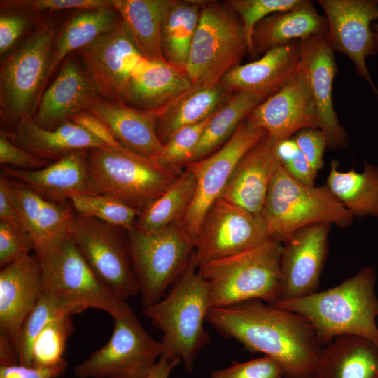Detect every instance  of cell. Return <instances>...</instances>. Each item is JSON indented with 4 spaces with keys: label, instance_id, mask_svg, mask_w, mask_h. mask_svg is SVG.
Returning a JSON list of instances; mask_svg holds the SVG:
<instances>
[{
    "label": "cell",
    "instance_id": "4316f807",
    "mask_svg": "<svg viewBox=\"0 0 378 378\" xmlns=\"http://www.w3.org/2000/svg\"><path fill=\"white\" fill-rule=\"evenodd\" d=\"M328 24L312 1L303 0L293 10L276 13L260 21L252 34L253 58L268 50L311 36H327Z\"/></svg>",
    "mask_w": 378,
    "mask_h": 378
},
{
    "label": "cell",
    "instance_id": "11a10c76",
    "mask_svg": "<svg viewBox=\"0 0 378 378\" xmlns=\"http://www.w3.org/2000/svg\"><path fill=\"white\" fill-rule=\"evenodd\" d=\"M372 29L378 38V21L372 26Z\"/></svg>",
    "mask_w": 378,
    "mask_h": 378
},
{
    "label": "cell",
    "instance_id": "44dd1931",
    "mask_svg": "<svg viewBox=\"0 0 378 378\" xmlns=\"http://www.w3.org/2000/svg\"><path fill=\"white\" fill-rule=\"evenodd\" d=\"M276 143L267 134L246 153L220 198L261 216L271 181L281 164L276 152Z\"/></svg>",
    "mask_w": 378,
    "mask_h": 378
},
{
    "label": "cell",
    "instance_id": "bcb514c9",
    "mask_svg": "<svg viewBox=\"0 0 378 378\" xmlns=\"http://www.w3.org/2000/svg\"><path fill=\"white\" fill-rule=\"evenodd\" d=\"M1 7L30 11L80 9L92 10L111 7L110 0H10L1 1Z\"/></svg>",
    "mask_w": 378,
    "mask_h": 378
},
{
    "label": "cell",
    "instance_id": "5bb4252c",
    "mask_svg": "<svg viewBox=\"0 0 378 378\" xmlns=\"http://www.w3.org/2000/svg\"><path fill=\"white\" fill-rule=\"evenodd\" d=\"M271 239L261 216L222 198L206 213L195 240L197 267L258 246Z\"/></svg>",
    "mask_w": 378,
    "mask_h": 378
},
{
    "label": "cell",
    "instance_id": "ac0fdd59",
    "mask_svg": "<svg viewBox=\"0 0 378 378\" xmlns=\"http://www.w3.org/2000/svg\"><path fill=\"white\" fill-rule=\"evenodd\" d=\"M246 118L253 125L265 130L276 142L290 138L304 129H318L316 104L299 65L279 91L257 106Z\"/></svg>",
    "mask_w": 378,
    "mask_h": 378
},
{
    "label": "cell",
    "instance_id": "f907efd6",
    "mask_svg": "<svg viewBox=\"0 0 378 378\" xmlns=\"http://www.w3.org/2000/svg\"><path fill=\"white\" fill-rule=\"evenodd\" d=\"M67 365L66 359L46 368L29 367L20 363L0 365V378H59L66 371Z\"/></svg>",
    "mask_w": 378,
    "mask_h": 378
},
{
    "label": "cell",
    "instance_id": "8d00e7d4",
    "mask_svg": "<svg viewBox=\"0 0 378 378\" xmlns=\"http://www.w3.org/2000/svg\"><path fill=\"white\" fill-rule=\"evenodd\" d=\"M196 183L193 170L187 166L162 195L140 212L134 227L150 232L180 222L193 199Z\"/></svg>",
    "mask_w": 378,
    "mask_h": 378
},
{
    "label": "cell",
    "instance_id": "30bf717a",
    "mask_svg": "<svg viewBox=\"0 0 378 378\" xmlns=\"http://www.w3.org/2000/svg\"><path fill=\"white\" fill-rule=\"evenodd\" d=\"M113 330L108 342L74 368L78 378H146L163 351L162 344L142 326L127 305L113 317Z\"/></svg>",
    "mask_w": 378,
    "mask_h": 378
},
{
    "label": "cell",
    "instance_id": "ab89813d",
    "mask_svg": "<svg viewBox=\"0 0 378 378\" xmlns=\"http://www.w3.org/2000/svg\"><path fill=\"white\" fill-rule=\"evenodd\" d=\"M74 330L72 315L59 316L48 323L34 341L30 367H51L65 360L66 342Z\"/></svg>",
    "mask_w": 378,
    "mask_h": 378
},
{
    "label": "cell",
    "instance_id": "60d3db41",
    "mask_svg": "<svg viewBox=\"0 0 378 378\" xmlns=\"http://www.w3.org/2000/svg\"><path fill=\"white\" fill-rule=\"evenodd\" d=\"M212 115L202 122L185 126L173 133L163 144L160 165L181 174L182 167L189 164Z\"/></svg>",
    "mask_w": 378,
    "mask_h": 378
},
{
    "label": "cell",
    "instance_id": "277c9868",
    "mask_svg": "<svg viewBox=\"0 0 378 378\" xmlns=\"http://www.w3.org/2000/svg\"><path fill=\"white\" fill-rule=\"evenodd\" d=\"M283 244L270 239L240 253L197 267L207 281L211 308L260 300L273 304L279 296Z\"/></svg>",
    "mask_w": 378,
    "mask_h": 378
},
{
    "label": "cell",
    "instance_id": "f5cc1de1",
    "mask_svg": "<svg viewBox=\"0 0 378 378\" xmlns=\"http://www.w3.org/2000/svg\"><path fill=\"white\" fill-rule=\"evenodd\" d=\"M0 220L22 227L13 197L11 183L5 175H1L0 178Z\"/></svg>",
    "mask_w": 378,
    "mask_h": 378
},
{
    "label": "cell",
    "instance_id": "7bdbcfd3",
    "mask_svg": "<svg viewBox=\"0 0 378 378\" xmlns=\"http://www.w3.org/2000/svg\"><path fill=\"white\" fill-rule=\"evenodd\" d=\"M210 378H284V375L274 359L263 355L242 363L234 361L227 368L214 370Z\"/></svg>",
    "mask_w": 378,
    "mask_h": 378
},
{
    "label": "cell",
    "instance_id": "b9f144b4",
    "mask_svg": "<svg viewBox=\"0 0 378 378\" xmlns=\"http://www.w3.org/2000/svg\"><path fill=\"white\" fill-rule=\"evenodd\" d=\"M303 0H230L227 4L241 18L246 32L250 56L253 58L252 34L255 25L267 16L294 9Z\"/></svg>",
    "mask_w": 378,
    "mask_h": 378
},
{
    "label": "cell",
    "instance_id": "7a4b0ae2",
    "mask_svg": "<svg viewBox=\"0 0 378 378\" xmlns=\"http://www.w3.org/2000/svg\"><path fill=\"white\" fill-rule=\"evenodd\" d=\"M377 279L374 267H364L332 288L272 306L305 317L322 347L343 335L363 337L378 346Z\"/></svg>",
    "mask_w": 378,
    "mask_h": 378
},
{
    "label": "cell",
    "instance_id": "d590c367",
    "mask_svg": "<svg viewBox=\"0 0 378 378\" xmlns=\"http://www.w3.org/2000/svg\"><path fill=\"white\" fill-rule=\"evenodd\" d=\"M267 98V96L258 93L234 92L211 117L189 164L205 158L223 146L241 122Z\"/></svg>",
    "mask_w": 378,
    "mask_h": 378
},
{
    "label": "cell",
    "instance_id": "f546056e",
    "mask_svg": "<svg viewBox=\"0 0 378 378\" xmlns=\"http://www.w3.org/2000/svg\"><path fill=\"white\" fill-rule=\"evenodd\" d=\"M312 378H378V346L357 335L337 336L321 348Z\"/></svg>",
    "mask_w": 378,
    "mask_h": 378
},
{
    "label": "cell",
    "instance_id": "4dcf8cb0",
    "mask_svg": "<svg viewBox=\"0 0 378 378\" xmlns=\"http://www.w3.org/2000/svg\"><path fill=\"white\" fill-rule=\"evenodd\" d=\"M234 92L220 83L214 86L192 88L162 111L157 120V132L164 144L178 129L204 121L220 108Z\"/></svg>",
    "mask_w": 378,
    "mask_h": 378
},
{
    "label": "cell",
    "instance_id": "8992f818",
    "mask_svg": "<svg viewBox=\"0 0 378 378\" xmlns=\"http://www.w3.org/2000/svg\"><path fill=\"white\" fill-rule=\"evenodd\" d=\"M90 189L141 211L181 174L128 148L108 147L85 151Z\"/></svg>",
    "mask_w": 378,
    "mask_h": 378
},
{
    "label": "cell",
    "instance_id": "e575fe53",
    "mask_svg": "<svg viewBox=\"0 0 378 378\" xmlns=\"http://www.w3.org/2000/svg\"><path fill=\"white\" fill-rule=\"evenodd\" d=\"M121 22L120 15L112 6L86 10L71 18L53 44L48 79L69 53L78 51L99 36L113 31Z\"/></svg>",
    "mask_w": 378,
    "mask_h": 378
},
{
    "label": "cell",
    "instance_id": "f6af8a7d",
    "mask_svg": "<svg viewBox=\"0 0 378 378\" xmlns=\"http://www.w3.org/2000/svg\"><path fill=\"white\" fill-rule=\"evenodd\" d=\"M276 151L282 166L293 177L306 185H314L317 173L313 170L293 138L278 142Z\"/></svg>",
    "mask_w": 378,
    "mask_h": 378
},
{
    "label": "cell",
    "instance_id": "6da1fadb",
    "mask_svg": "<svg viewBox=\"0 0 378 378\" xmlns=\"http://www.w3.org/2000/svg\"><path fill=\"white\" fill-rule=\"evenodd\" d=\"M206 321L220 335L251 353L274 359L284 378H312L322 346L312 323L260 300L211 308Z\"/></svg>",
    "mask_w": 378,
    "mask_h": 378
},
{
    "label": "cell",
    "instance_id": "603a6c76",
    "mask_svg": "<svg viewBox=\"0 0 378 378\" xmlns=\"http://www.w3.org/2000/svg\"><path fill=\"white\" fill-rule=\"evenodd\" d=\"M192 87L185 72L165 61L143 56L132 73L124 102L136 109L160 114Z\"/></svg>",
    "mask_w": 378,
    "mask_h": 378
},
{
    "label": "cell",
    "instance_id": "d4e9b609",
    "mask_svg": "<svg viewBox=\"0 0 378 378\" xmlns=\"http://www.w3.org/2000/svg\"><path fill=\"white\" fill-rule=\"evenodd\" d=\"M87 112L106 124L126 148L160 165L163 144L157 132L158 112L136 109L123 102L103 98Z\"/></svg>",
    "mask_w": 378,
    "mask_h": 378
},
{
    "label": "cell",
    "instance_id": "3957f363",
    "mask_svg": "<svg viewBox=\"0 0 378 378\" xmlns=\"http://www.w3.org/2000/svg\"><path fill=\"white\" fill-rule=\"evenodd\" d=\"M211 309L208 283L199 274L193 253L166 295L141 313L163 335L162 355L180 358L192 372L200 351L211 341L204 328Z\"/></svg>",
    "mask_w": 378,
    "mask_h": 378
},
{
    "label": "cell",
    "instance_id": "816d5d0a",
    "mask_svg": "<svg viewBox=\"0 0 378 378\" xmlns=\"http://www.w3.org/2000/svg\"><path fill=\"white\" fill-rule=\"evenodd\" d=\"M27 24V19L18 15L0 17V54L4 55L17 41Z\"/></svg>",
    "mask_w": 378,
    "mask_h": 378
},
{
    "label": "cell",
    "instance_id": "d6986e66",
    "mask_svg": "<svg viewBox=\"0 0 378 378\" xmlns=\"http://www.w3.org/2000/svg\"><path fill=\"white\" fill-rule=\"evenodd\" d=\"M298 65L308 81L316 107L318 129L326 138L328 148H345L347 133L340 123L332 101V86L338 67L326 36H311L301 41Z\"/></svg>",
    "mask_w": 378,
    "mask_h": 378
},
{
    "label": "cell",
    "instance_id": "db71d44e",
    "mask_svg": "<svg viewBox=\"0 0 378 378\" xmlns=\"http://www.w3.org/2000/svg\"><path fill=\"white\" fill-rule=\"evenodd\" d=\"M181 362L178 358L162 355L152 372L146 378H169L172 370Z\"/></svg>",
    "mask_w": 378,
    "mask_h": 378
},
{
    "label": "cell",
    "instance_id": "c3c4849f",
    "mask_svg": "<svg viewBox=\"0 0 378 378\" xmlns=\"http://www.w3.org/2000/svg\"><path fill=\"white\" fill-rule=\"evenodd\" d=\"M293 139L313 170L317 173L323 167V155L328 147L324 134L319 129L307 128L297 132Z\"/></svg>",
    "mask_w": 378,
    "mask_h": 378
},
{
    "label": "cell",
    "instance_id": "cb8c5ba5",
    "mask_svg": "<svg viewBox=\"0 0 378 378\" xmlns=\"http://www.w3.org/2000/svg\"><path fill=\"white\" fill-rule=\"evenodd\" d=\"M300 53L299 40L274 48L260 59L234 67L220 83L232 92L245 91L269 97L279 91L293 76Z\"/></svg>",
    "mask_w": 378,
    "mask_h": 378
},
{
    "label": "cell",
    "instance_id": "836d02e7",
    "mask_svg": "<svg viewBox=\"0 0 378 378\" xmlns=\"http://www.w3.org/2000/svg\"><path fill=\"white\" fill-rule=\"evenodd\" d=\"M363 164L360 172H342L333 161L326 186L354 217L378 218V165Z\"/></svg>",
    "mask_w": 378,
    "mask_h": 378
},
{
    "label": "cell",
    "instance_id": "ee69618b",
    "mask_svg": "<svg viewBox=\"0 0 378 378\" xmlns=\"http://www.w3.org/2000/svg\"><path fill=\"white\" fill-rule=\"evenodd\" d=\"M34 251V242L21 226L0 220V266H7Z\"/></svg>",
    "mask_w": 378,
    "mask_h": 378
},
{
    "label": "cell",
    "instance_id": "d6a6232c",
    "mask_svg": "<svg viewBox=\"0 0 378 378\" xmlns=\"http://www.w3.org/2000/svg\"><path fill=\"white\" fill-rule=\"evenodd\" d=\"M202 0H170L161 31L162 52L164 60L185 72L192 41L198 27Z\"/></svg>",
    "mask_w": 378,
    "mask_h": 378
},
{
    "label": "cell",
    "instance_id": "4fadbf2b",
    "mask_svg": "<svg viewBox=\"0 0 378 378\" xmlns=\"http://www.w3.org/2000/svg\"><path fill=\"white\" fill-rule=\"evenodd\" d=\"M267 134L246 118L219 149L188 165L195 174L196 189L180 224L194 241L206 213L220 197L238 162Z\"/></svg>",
    "mask_w": 378,
    "mask_h": 378
},
{
    "label": "cell",
    "instance_id": "83f0119b",
    "mask_svg": "<svg viewBox=\"0 0 378 378\" xmlns=\"http://www.w3.org/2000/svg\"><path fill=\"white\" fill-rule=\"evenodd\" d=\"M10 183L22 225L34 251L71 233L76 216L69 206L48 200L19 181Z\"/></svg>",
    "mask_w": 378,
    "mask_h": 378
},
{
    "label": "cell",
    "instance_id": "ba28073f",
    "mask_svg": "<svg viewBox=\"0 0 378 378\" xmlns=\"http://www.w3.org/2000/svg\"><path fill=\"white\" fill-rule=\"evenodd\" d=\"M128 234L144 309L162 300L181 276L194 253L195 241L180 222L150 232L134 227Z\"/></svg>",
    "mask_w": 378,
    "mask_h": 378
},
{
    "label": "cell",
    "instance_id": "e0dca14e",
    "mask_svg": "<svg viewBox=\"0 0 378 378\" xmlns=\"http://www.w3.org/2000/svg\"><path fill=\"white\" fill-rule=\"evenodd\" d=\"M329 225L316 223L306 226L283 244L281 286L276 302L300 298L318 291L328 254Z\"/></svg>",
    "mask_w": 378,
    "mask_h": 378
},
{
    "label": "cell",
    "instance_id": "5b68a950",
    "mask_svg": "<svg viewBox=\"0 0 378 378\" xmlns=\"http://www.w3.org/2000/svg\"><path fill=\"white\" fill-rule=\"evenodd\" d=\"M261 216L270 238L282 244L306 226L328 223L346 227L354 218L326 185L302 183L282 164L271 181Z\"/></svg>",
    "mask_w": 378,
    "mask_h": 378
},
{
    "label": "cell",
    "instance_id": "9a60e30c",
    "mask_svg": "<svg viewBox=\"0 0 378 378\" xmlns=\"http://www.w3.org/2000/svg\"><path fill=\"white\" fill-rule=\"evenodd\" d=\"M328 24L326 36L334 51L347 55L359 76L370 85L378 100V90L366 58L378 52V38L372 23L378 21V0H318Z\"/></svg>",
    "mask_w": 378,
    "mask_h": 378
},
{
    "label": "cell",
    "instance_id": "ffe728a7",
    "mask_svg": "<svg viewBox=\"0 0 378 378\" xmlns=\"http://www.w3.org/2000/svg\"><path fill=\"white\" fill-rule=\"evenodd\" d=\"M41 291V272L34 254L1 268L0 337L9 340L16 349L23 323L35 307Z\"/></svg>",
    "mask_w": 378,
    "mask_h": 378
},
{
    "label": "cell",
    "instance_id": "52a82bcc",
    "mask_svg": "<svg viewBox=\"0 0 378 378\" xmlns=\"http://www.w3.org/2000/svg\"><path fill=\"white\" fill-rule=\"evenodd\" d=\"M249 52L244 23L225 1H204L185 73L192 87L214 86Z\"/></svg>",
    "mask_w": 378,
    "mask_h": 378
},
{
    "label": "cell",
    "instance_id": "1f68e13d",
    "mask_svg": "<svg viewBox=\"0 0 378 378\" xmlns=\"http://www.w3.org/2000/svg\"><path fill=\"white\" fill-rule=\"evenodd\" d=\"M110 2L128 27L141 55L148 59L165 61L162 52L161 31L170 0H110Z\"/></svg>",
    "mask_w": 378,
    "mask_h": 378
},
{
    "label": "cell",
    "instance_id": "f35d334b",
    "mask_svg": "<svg viewBox=\"0 0 378 378\" xmlns=\"http://www.w3.org/2000/svg\"><path fill=\"white\" fill-rule=\"evenodd\" d=\"M70 200L79 215L97 218L128 233L134 227L141 212L118 200L97 193L77 194Z\"/></svg>",
    "mask_w": 378,
    "mask_h": 378
},
{
    "label": "cell",
    "instance_id": "8fae6325",
    "mask_svg": "<svg viewBox=\"0 0 378 378\" xmlns=\"http://www.w3.org/2000/svg\"><path fill=\"white\" fill-rule=\"evenodd\" d=\"M55 34L53 27H43L1 63L0 103L8 122L32 118L48 80Z\"/></svg>",
    "mask_w": 378,
    "mask_h": 378
},
{
    "label": "cell",
    "instance_id": "9f6ffc18",
    "mask_svg": "<svg viewBox=\"0 0 378 378\" xmlns=\"http://www.w3.org/2000/svg\"><path fill=\"white\" fill-rule=\"evenodd\" d=\"M63 378H66V377H63Z\"/></svg>",
    "mask_w": 378,
    "mask_h": 378
},
{
    "label": "cell",
    "instance_id": "7dc6e473",
    "mask_svg": "<svg viewBox=\"0 0 378 378\" xmlns=\"http://www.w3.org/2000/svg\"><path fill=\"white\" fill-rule=\"evenodd\" d=\"M0 162L5 166L25 170H35L49 164L48 160L37 157L13 144L7 134H0Z\"/></svg>",
    "mask_w": 378,
    "mask_h": 378
},
{
    "label": "cell",
    "instance_id": "484cf974",
    "mask_svg": "<svg viewBox=\"0 0 378 378\" xmlns=\"http://www.w3.org/2000/svg\"><path fill=\"white\" fill-rule=\"evenodd\" d=\"M4 175L24 184L40 195L60 204L77 194L92 193L85 151L70 153L48 166L25 170L3 166Z\"/></svg>",
    "mask_w": 378,
    "mask_h": 378
},
{
    "label": "cell",
    "instance_id": "7402d4cb",
    "mask_svg": "<svg viewBox=\"0 0 378 378\" xmlns=\"http://www.w3.org/2000/svg\"><path fill=\"white\" fill-rule=\"evenodd\" d=\"M101 98L87 72L68 60L43 94L32 119L41 127L54 130Z\"/></svg>",
    "mask_w": 378,
    "mask_h": 378
},
{
    "label": "cell",
    "instance_id": "681fc988",
    "mask_svg": "<svg viewBox=\"0 0 378 378\" xmlns=\"http://www.w3.org/2000/svg\"><path fill=\"white\" fill-rule=\"evenodd\" d=\"M70 120L84 128L108 148H127L118 141L106 124L89 112H80L72 117Z\"/></svg>",
    "mask_w": 378,
    "mask_h": 378
},
{
    "label": "cell",
    "instance_id": "9c48e42d",
    "mask_svg": "<svg viewBox=\"0 0 378 378\" xmlns=\"http://www.w3.org/2000/svg\"><path fill=\"white\" fill-rule=\"evenodd\" d=\"M42 278V290L85 308L114 317L127 305L94 273L71 233L34 251Z\"/></svg>",
    "mask_w": 378,
    "mask_h": 378
},
{
    "label": "cell",
    "instance_id": "f1b7e54d",
    "mask_svg": "<svg viewBox=\"0 0 378 378\" xmlns=\"http://www.w3.org/2000/svg\"><path fill=\"white\" fill-rule=\"evenodd\" d=\"M12 137L20 147L46 160L56 161L74 152L107 147L71 120L47 130L36 125L32 118H26L17 124Z\"/></svg>",
    "mask_w": 378,
    "mask_h": 378
},
{
    "label": "cell",
    "instance_id": "2e32d148",
    "mask_svg": "<svg viewBox=\"0 0 378 378\" xmlns=\"http://www.w3.org/2000/svg\"><path fill=\"white\" fill-rule=\"evenodd\" d=\"M78 52L99 94L124 102L132 73L143 57L125 22Z\"/></svg>",
    "mask_w": 378,
    "mask_h": 378
},
{
    "label": "cell",
    "instance_id": "74e56055",
    "mask_svg": "<svg viewBox=\"0 0 378 378\" xmlns=\"http://www.w3.org/2000/svg\"><path fill=\"white\" fill-rule=\"evenodd\" d=\"M85 309L53 293L42 290L19 335L17 345L19 363L30 367L34 341L48 323L59 316L81 313Z\"/></svg>",
    "mask_w": 378,
    "mask_h": 378
},
{
    "label": "cell",
    "instance_id": "7c38bea8",
    "mask_svg": "<svg viewBox=\"0 0 378 378\" xmlns=\"http://www.w3.org/2000/svg\"><path fill=\"white\" fill-rule=\"evenodd\" d=\"M71 234L94 273L120 300L139 294L126 243L118 227L97 218L75 216Z\"/></svg>",
    "mask_w": 378,
    "mask_h": 378
}]
</instances>
